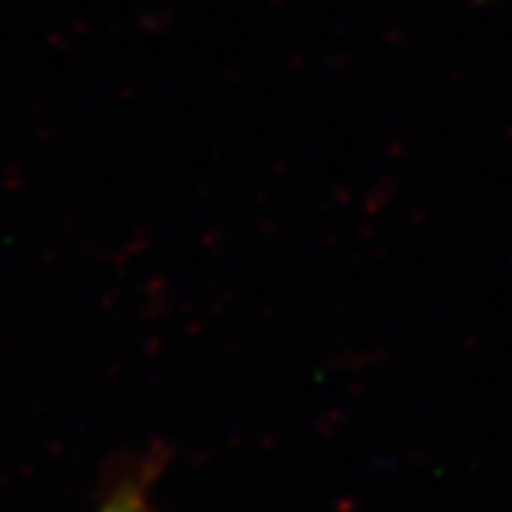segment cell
Returning <instances> with one entry per match:
<instances>
[{
	"label": "cell",
	"mask_w": 512,
	"mask_h": 512,
	"mask_svg": "<svg viewBox=\"0 0 512 512\" xmlns=\"http://www.w3.org/2000/svg\"><path fill=\"white\" fill-rule=\"evenodd\" d=\"M103 512H137L131 504H126V501H120V504H111V507H106Z\"/></svg>",
	"instance_id": "obj_1"
}]
</instances>
